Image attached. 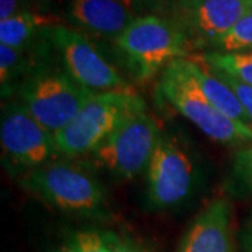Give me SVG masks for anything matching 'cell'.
<instances>
[{
    "label": "cell",
    "mask_w": 252,
    "mask_h": 252,
    "mask_svg": "<svg viewBox=\"0 0 252 252\" xmlns=\"http://www.w3.org/2000/svg\"><path fill=\"white\" fill-rule=\"evenodd\" d=\"M21 185L48 206L70 216L99 219L108 213L102 184L77 162L54 160L26 174Z\"/></svg>",
    "instance_id": "obj_1"
},
{
    "label": "cell",
    "mask_w": 252,
    "mask_h": 252,
    "mask_svg": "<svg viewBox=\"0 0 252 252\" xmlns=\"http://www.w3.org/2000/svg\"><path fill=\"white\" fill-rule=\"evenodd\" d=\"M114 44L140 81L153 79L175 59L187 58L193 48L185 32L160 14L137 16Z\"/></svg>",
    "instance_id": "obj_2"
},
{
    "label": "cell",
    "mask_w": 252,
    "mask_h": 252,
    "mask_svg": "<svg viewBox=\"0 0 252 252\" xmlns=\"http://www.w3.org/2000/svg\"><path fill=\"white\" fill-rule=\"evenodd\" d=\"M158 93L213 142L221 144H245L252 142V127L223 115L203 94L192 76L187 58L175 59L161 73Z\"/></svg>",
    "instance_id": "obj_3"
},
{
    "label": "cell",
    "mask_w": 252,
    "mask_h": 252,
    "mask_svg": "<svg viewBox=\"0 0 252 252\" xmlns=\"http://www.w3.org/2000/svg\"><path fill=\"white\" fill-rule=\"evenodd\" d=\"M140 109L146 104L133 91L93 94L72 122L54 136L56 152L67 158L93 154L125 118Z\"/></svg>",
    "instance_id": "obj_4"
},
{
    "label": "cell",
    "mask_w": 252,
    "mask_h": 252,
    "mask_svg": "<svg viewBox=\"0 0 252 252\" xmlns=\"http://www.w3.org/2000/svg\"><path fill=\"white\" fill-rule=\"evenodd\" d=\"M17 93L20 102L54 136L72 122L93 95L63 67L49 61L30 73Z\"/></svg>",
    "instance_id": "obj_5"
},
{
    "label": "cell",
    "mask_w": 252,
    "mask_h": 252,
    "mask_svg": "<svg viewBox=\"0 0 252 252\" xmlns=\"http://www.w3.org/2000/svg\"><path fill=\"white\" fill-rule=\"evenodd\" d=\"M200 181L196 157L185 140L174 133H161L146 168V205L165 210L185 203Z\"/></svg>",
    "instance_id": "obj_6"
},
{
    "label": "cell",
    "mask_w": 252,
    "mask_h": 252,
    "mask_svg": "<svg viewBox=\"0 0 252 252\" xmlns=\"http://www.w3.org/2000/svg\"><path fill=\"white\" fill-rule=\"evenodd\" d=\"M161 133L157 119L140 109L125 118L93 156L114 178L132 180L147 168Z\"/></svg>",
    "instance_id": "obj_7"
},
{
    "label": "cell",
    "mask_w": 252,
    "mask_h": 252,
    "mask_svg": "<svg viewBox=\"0 0 252 252\" xmlns=\"http://www.w3.org/2000/svg\"><path fill=\"white\" fill-rule=\"evenodd\" d=\"M0 143L7 170L23 174V177L54 161L55 156H59L54 135L20 101L9 102L1 109Z\"/></svg>",
    "instance_id": "obj_8"
},
{
    "label": "cell",
    "mask_w": 252,
    "mask_h": 252,
    "mask_svg": "<svg viewBox=\"0 0 252 252\" xmlns=\"http://www.w3.org/2000/svg\"><path fill=\"white\" fill-rule=\"evenodd\" d=\"M46 36L59 55L63 69L93 94L132 91L115 66L81 32L56 24L46 30Z\"/></svg>",
    "instance_id": "obj_9"
},
{
    "label": "cell",
    "mask_w": 252,
    "mask_h": 252,
    "mask_svg": "<svg viewBox=\"0 0 252 252\" xmlns=\"http://www.w3.org/2000/svg\"><path fill=\"white\" fill-rule=\"evenodd\" d=\"M161 11L160 16L177 24L193 48L209 49L252 7L240 0H168Z\"/></svg>",
    "instance_id": "obj_10"
},
{
    "label": "cell",
    "mask_w": 252,
    "mask_h": 252,
    "mask_svg": "<svg viewBox=\"0 0 252 252\" xmlns=\"http://www.w3.org/2000/svg\"><path fill=\"white\" fill-rule=\"evenodd\" d=\"M177 252H235L230 202L213 199L190 223Z\"/></svg>",
    "instance_id": "obj_11"
},
{
    "label": "cell",
    "mask_w": 252,
    "mask_h": 252,
    "mask_svg": "<svg viewBox=\"0 0 252 252\" xmlns=\"http://www.w3.org/2000/svg\"><path fill=\"white\" fill-rule=\"evenodd\" d=\"M64 16L83 32L112 41L137 17L122 0H67Z\"/></svg>",
    "instance_id": "obj_12"
},
{
    "label": "cell",
    "mask_w": 252,
    "mask_h": 252,
    "mask_svg": "<svg viewBox=\"0 0 252 252\" xmlns=\"http://www.w3.org/2000/svg\"><path fill=\"white\" fill-rule=\"evenodd\" d=\"M187 61H188V67L192 76L198 81L199 87L202 89L207 99L212 102V105L225 117L252 127L251 118L245 112L241 102L238 101L234 91L230 89V86L200 59L199 61L202 63L188 59V58Z\"/></svg>",
    "instance_id": "obj_13"
},
{
    "label": "cell",
    "mask_w": 252,
    "mask_h": 252,
    "mask_svg": "<svg viewBox=\"0 0 252 252\" xmlns=\"http://www.w3.org/2000/svg\"><path fill=\"white\" fill-rule=\"evenodd\" d=\"M58 18L45 11L28 10L0 21V44L11 48H31L46 38V30L54 27Z\"/></svg>",
    "instance_id": "obj_14"
},
{
    "label": "cell",
    "mask_w": 252,
    "mask_h": 252,
    "mask_svg": "<svg viewBox=\"0 0 252 252\" xmlns=\"http://www.w3.org/2000/svg\"><path fill=\"white\" fill-rule=\"evenodd\" d=\"M202 62L252 86V52H213L199 56Z\"/></svg>",
    "instance_id": "obj_15"
},
{
    "label": "cell",
    "mask_w": 252,
    "mask_h": 252,
    "mask_svg": "<svg viewBox=\"0 0 252 252\" xmlns=\"http://www.w3.org/2000/svg\"><path fill=\"white\" fill-rule=\"evenodd\" d=\"M115 235L111 231H77L56 252H114Z\"/></svg>",
    "instance_id": "obj_16"
},
{
    "label": "cell",
    "mask_w": 252,
    "mask_h": 252,
    "mask_svg": "<svg viewBox=\"0 0 252 252\" xmlns=\"http://www.w3.org/2000/svg\"><path fill=\"white\" fill-rule=\"evenodd\" d=\"M209 49L213 52H252V11Z\"/></svg>",
    "instance_id": "obj_17"
},
{
    "label": "cell",
    "mask_w": 252,
    "mask_h": 252,
    "mask_svg": "<svg viewBox=\"0 0 252 252\" xmlns=\"http://www.w3.org/2000/svg\"><path fill=\"white\" fill-rule=\"evenodd\" d=\"M230 181L235 192L252 198V144L238 149L233 156Z\"/></svg>",
    "instance_id": "obj_18"
},
{
    "label": "cell",
    "mask_w": 252,
    "mask_h": 252,
    "mask_svg": "<svg viewBox=\"0 0 252 252\" xmlns=\"http://www.w3.org/2000/svg\"><path fill=\"white\" fill-rule=\"evenodd\" d=\"M212 70L216 73V74H219L230 86V89L234 91L237 98L241 102L243 108L245 109V112L248 114V117L251 118L252 121V86H250V84H247V83H244L241 80H238V79H235L233 76H228L225 73L220 72V70H216V69H212Z\"/></svg>",
    "instance_id": "obj_19"
},
{
    "label": "cell",
    "mask_w": 252,
    "mask_h": 252,
    "mask_svg": "<svg viewBox=\"0 0 252 252\" xmlns=\"http://www.w3.org/2000/svg\"><path fill=\"white\" fill-rule=\"evenodd\" d=\"M114 252H147L143 248H140L136 243L129 238H121L115 235L114 240Z\"/></svg>",
    "instance_id": "obj_20"
},
{
    "label": "cell",
    "mask_w": 252,
    "mask_h": 252,
    "mask_svg": "<svg viewBox=\"0 0 252 252\" xmlns=\"http://www.w3.org/2000/svg\"><path fill=\"white\" fill-rule=\"evenodd\" d=\"M129 3L136 4L139 7H149V9L161 10V7L168 0H127Z\"/></svg>",
    "instance_id": "obj_21"
},
{
    "label": "cell",
    "mask_w": 252,
    "mask_h": 252,
    "mask_svg": "<svg viewBox=\"0 0 252 252\" xmlns=\"http://www.w3.org/2000/svg\"><path fill=\"white\" fill-rule=\"evenodd\" d=\"M244 250L245 252H252V216L248 220V223L245 225V230H244Z\"/></svg>",
    "instance_id": "obj_22"
},
{
    "label": "cell",
    "mask_w": 252,
    "mask_h": 252,
    "mask_svg": "<svg viewBox=\"0 0 252 252\" xmlns=\"http://www.w3.org/2000/svg\"><path fill=\"white\" fill-rule=\"evenodd\" d=\"M240 1H243V3H245V4H250L252 7V0H240Z\"/></svg>",
    "instance_id": "obj_23"
}]
</instances>
